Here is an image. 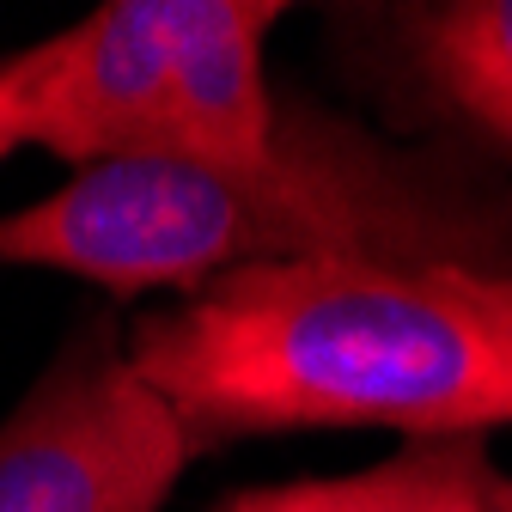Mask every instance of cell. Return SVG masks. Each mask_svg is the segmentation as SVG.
<instances>
[{
    "instance_id": "obj_1",
    "label": "cell",
    "mask_w": 512,
    "mask_h": 512,
    "mask_svg": "<svg viewBox=\"0 0 512 512\" xmlns=\"http://www.w3.org/2000/svg\"><path fill=\"white\" fill-rule=\"evenodd\" d=\"M135 366L189 445L287 427L476 439L512 421V360L452 269L372 256L256 263L141 317Z\"/></svg>"
},
{
    "instance_id": "obj_2",
    "label": "cell",
    "mask_w": 512,
    "mask_h": 512,
    "mask_svg": "<svg viewBox=\"0 0 512 512\" xmlns=\"http://www.w3.org/2000/svg\"><path fill=\"white\" fill-rule=\"evenodd\" d=\"M494 232L433 189L415 159L336 122H281L263 165L122 159L0 214V269H61L110 293L208 287L256 263L372 256L482 269Z\"/></svg>"
},
{
    "instance_id": "obj_3",
    "label": "cell",
    "mask_w": 512,
    "mask_h": 512,
    "mask_svg": "<svg viewBox=\"0 0 512 512\" xmlns=\"http://www.w3.org/2000/svg\"><path fill=\"white\" fill-rule=\"evenodd\" d=\"M189 458L128 348L92 330L0 421V512H153Z\"/></svg>"
},
{
    "instance_id": "obj_4",
    "label": "cell",
    "mask_w": 512,
    "mask_h": 512,
    "mask_svg": "<svg viewBox=\"0 0 512 512\" xmlns=\"http://www.w3.org/2000/svg\"><path fill=\"white\" fill-rule=\"evenodd\" d=\"M25 141L92 165L177 159L171 0H116L37 49H25Z\"/></svg>"
},
{
    "instance_id": "obj_5",
    "label": "cell",
    "mask_w": 512,
    "mask_h": 512,
    "mask_svg": "<svg viewBox=\"0 0 512 512\" xmlns=\"http://www.w3.org/2000/svg\"><path fill=\"white\" fill-rule=\"evenodd\" d=\"M281 19L269 0H171V68L183 153L202 165H263L281 116L263 80V37Z\"/></svg>"
},
{
    "instance_id": "obj_6",
    "label": "cell",
    "mask_w": 512,
    "mask_h": 512,
    "mask_svg": "<svg viewBox=\"0 0 512 512\" xmlns=\"http://www.w3.org/2000/svg\"><path fill=\"white\" fill-rule=\"evenodd\" d=\"M512 488L488 470L482 439H415L354 476L250 488L214 512H506Z\"/></svg>"
},
{
    "instance_id": "obj_7",
    "label": "cell",
    "mask_w": 512,
    "mask_h": 512,
    "mask_svg": "<svg viewBox=\"0 0 512 512\" xmlns=\"http://www.w3.org/2000/svg\"><path fill=\"white\" fill-rule=\"evenodd\" d=\"M421 74L476 128L512 147V0H458L409 25Z\"/></svg>"
},
{
    "instance_id": "obj_8",
    "label": "cell",
    "mask_w": 512,
    "mask_h": 512,
    "mask_svg": "<svg viewBox=\"0 0 512 512\" xmlns=\"http://www.w3.org/2000/svg\"><path fill=\"white\" fill-rule=\"evenodd\" d=\"M452 281L476 305V317L494 330L500 354L512 360V269H452Z\"/></svg>"
},
{
    "instance_id": "obj_9",
    "label": "cell",
    "mask_w": 512,
    "mask_h": 512,
    "mask_svg": "<svg viewBox=\"0 0 512 512\" xmlns=\"http://www.w3.org/2000/svg\"><path fill=\"white\" fill-rule=\"evenodd\" d=\"M13 147H31L25 141V55L0 61V159Z\"/></svg>"
},
{
    "instance_id": "obj_10",
    "label": "cell",
    "mask_w": 512,
    "mask_h": 512,
    "mask_svg": "<svg viewBox=\"0 0 512 512\" xmlns=\"http://www.w3.org/2000/svg\"><path fill=\"white\" fill-rule=\"evenodd\" d=\"M506 512H512V500H506Z\"/></svg>"
}]
</instances>
